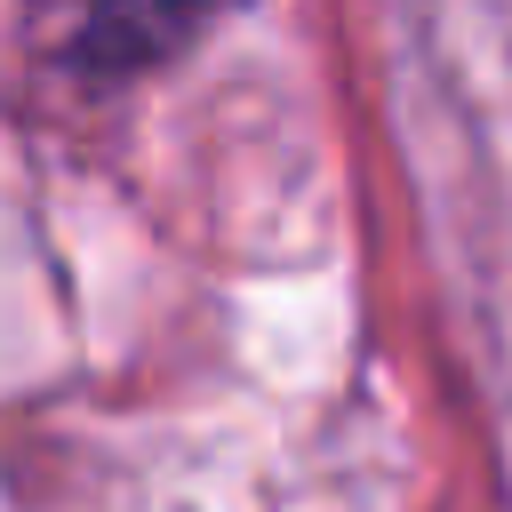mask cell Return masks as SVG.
Returning <instances> with one entry per match:
<instances>
[{"label":"cell","instance_id":"cell-1","mask_svg":"<svg viewBox=\"0 0 512 512\" xmlns=\"http://www.w3.org/2000/svg\"><path fill=\"white\" fill-rule=\"evenodd\" d=\"M192 32H200V24L176 16V8H96V16L72 32L64 64H72V72H152V64H168Z\"/></svg>","mask_w":512,"mask_h":512}]
</instances>
